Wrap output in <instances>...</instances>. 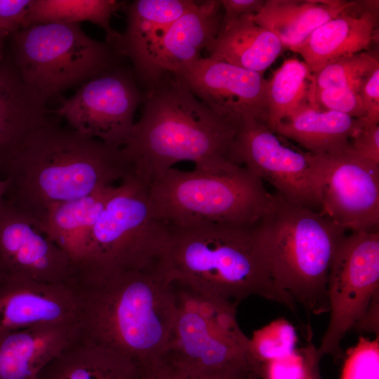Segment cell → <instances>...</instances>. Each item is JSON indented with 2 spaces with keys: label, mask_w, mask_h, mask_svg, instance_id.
<instances>
[{
  "label": "cell",
  "mask_w": 379,
  "mask_h": 379,
  "mask_svg": "<svg viewBox=\"0 0 379 379\" xmlns=\"http://www.w3.org/2000/svg\"><path fill=\"white\" fill-rule=\"evenodd\" d=\"M79 335L133 361L145 379L157 368L175 319V288L158 267L108 274L78 272Z\"/></svg>",
  "instance_id": "6da1fadb"
},
{
  "label": "cell",
  "mask_w": 379,
  "mask_h": 379,
  "mask_svg": "<svg viewBox=\"0 0 379 379\" xmlns=\"http://www.w3.org/2000/svg\"><path fill=\"white\" fill-rule=\"evenodd\" d=\"M144 91L141 116L121 147L130 173L141 182L148 187L182 161L201 170L232 161L231 146L241 121L212 110L171 74Z\"/></svg>",
  "instance_id": "7a4b0ae2"
},
{
  "label": "cell",
  "mask_w": 379,
  "mask_h": 379,
  "mask_svg": "<svg viewBox=\"0 0 379 379\" xmlns=\"http://www.w3.org/2000/svg\"><path fill=\"white\" fill-rule=\"evenodd\" d=\"M130 173L121 147L50 122L10 161L3 199L36 227L52 206L114 185Z\"/></svg>",
  "instance_id": "3957f363"
},
{
  "label": "cell",
  "mask_w": 379,
  "mask_h": 379,
  "mask_svg": "<svg viewBox=\"0 0 379 379\" xmlns=\"http://www.w3.org/2000/svg\"><path fill=\"white\" fill-rule=\"evenodd\" d=\"M168 227L158 269L171 284L237 307L257 295L295 312L293 299L272 278L255 225Z\"/></svg>",
  "instance_id": "277c9868"
},
{
  "label": "cell",
  "mask_w": 379,
  "mask_h": 379,
  "mask_svg": "<svg viewBox=\"0 0 379 379\" xmlns=\"http://www.w3.org/2000/svg\"><path fill=\"white\" fill-rule=\"evenodd\" d=\"M273 196L270 209L255 225L272 278L307 312H328L329 270L346 232L320 211Z\"/></svg>",
  "instance_id": "5b68a950"
},
{
  "label": "cell",
  "mask_w": 379,
  "mask_h": 379,
  "mask_svg": "<svg viewBox=\"0 0 379 379\" xmlns=\"http://www.w3.org/2000/svg\"><path fill=\"white\" fill-rule=\"evenodd\" d=\"M148 194L156 214L170 227L253 226L274 199L260 179L234 162L218 170L173 167L151 182Z\"/></svg>",
  "instance_id": "8992f818"
},
{
  "label": "cell",
  "mask_w": 379,
  "mask_h": 379,
  "mask_svg": "<svg viewBox=\"0 0 379 379\" xmlns=\"http://www.w3.org/2000/svg\"><path fill=\"white\" fill-rule=\"evenodd\" d=\"M177 310L165 350L149 379L227 368H244L260 378L237 306L174 285Z\"/></svg>",
  "instance_id": "52a82bcc"
},
{
  "label": "cell",
  "mask_w": 379,
  "mask_h": 379,
  "mask_svg": "<svg viewBox=\"0 0 379 379\" xmlns=\"http://www.w3.org/2000/svg\"><path fill=\"white\" fill-rule=\"evenodd\" d=\"M168 233L148 187L129 173L116 186L93 227L78 270L108 274L157 267Z\"/></svg>",
  "instance_id": "ba28073f"
},
{
  "label": "cell",
  "mask_w": 379,
  "mask_h": 379,
  "mask_svg": "<svg viewBox=\"0 0 379 379\" xmlns=\"http://www.w3.org/2000/svg\"><path fill=\"white\" fill-rule=\"evenodd\" d=\"M11 59L24 81L45 102L117 65L107 43L79 24L42 23L11 34Z\"/></svg>",
  "instance_id": "9c48e42d"
},
{
  "label": "cell",
  "mask_w": 379,
  "mask_h": 379,
  "mask_svg": "<svg viewBox=\"0 0 379 379\" xmlns=\"http://www.w3.org/2000/svg\"><path fill=\"white\" fill-rule=\"evenodd\" d=\"M330 319L321 357L340 355L347 332L364 317L379 294V230L350 232L340 242L328 279Z\"/></svg>",
  "instance_id": "30bf717a"
},
{
  "label": "cell",
  "mask_w": 379,
  "mask_h": 379,
  "mask_svg": "<svg viewBox=\"0 0 379 379\" xmlns=\"http://www.w3.org/2000/svg\"><path fill=\"white\" fill-rule=\"evenodd\" d=\"M230 158L262 182L270 183L288 202L320 211L315 156L286 143V138L265 123L253 118L243 119Z\"/></svg>",
  "instance_id": "8fae6325"
},
{
  "label": "cell",
  "mask_w": 379,
  "mask_h": 379,
  "mask_svg": "<svg viewBox=\"0 0 379 379\" xmlns=\"http://www.w3.org/2000/svg\"><path fill=\"white\" fill-rule=\"evenodd\" d=\"M133 69L117 66L86 81L55 112L70 128L103 142L122 147L135 124V114L145 99Z\"/></svg>",
  "instance_id": "7c38bea8"
},
{
  "label": "cell",
  "mask_w": 379,
  "mask_h": 379,
  "mask_svg": "<svg viewBox=\"0 0 379 379\" xmlns=\"http://www.w3.org/2000/svg\"><path fill=\"white\" fill-rule=\"evenodd\" d=\"M321 209L346 232L379 225V164L345 150L314 155Z\"/></svg>",
  "instance_id": "4fadbf2b"
},
{
  "label": "cell",
  "mask_w": 379,
  "mask_h": 379,
  "mask_svg": "<svg viewBox=\"0 0 379 379\" xmlns=\"http://www.w3.org/2000/svg\"><path fill=\"white\" fill-rule=\"evenodd\" d=\"M173 76L197 98L224 117L267 123L268 80L263 74L201 57Z\"/></svg>",
  "instance_id": "5bb4252c"
},
{
  "label": "cell",
  "mask_w": 379,
  "mask_h": 379,
  "mask_svg": "<svg viewBox=\"0 0 379 379\" xmlns=\"http://www.w3.org/2000/svg\"><path fill=\"white\" fill-rule=\"evenodd\" d=\"M0 270L76 286L78 268L67 253L4 199L0 203Z\"/></svg>",
  "instance_id": "9a60e30c"
},
{
  "label": "cell",
  "mask_w": 379,
  "mask_h": 379,
  "mask_svg": "<svg viewBox=\"0 0 379 379\" xmlns=\"http://www.w3.org/2000/svg\"><path fill=\"white\" fill-rule=\"evenodd\" d=\"M222 15L218 0L197 2L133 65L138 83L145 88L200 58L202 51L206 50L218 35Z\"/></svg>",
  "instance_id": "2e32d148"
},
{
  "label": "cell",
  "mask_w": 379,
  "mask_h": 379,
  "mask_svg": "<svg viewBox=\"0 0 379 379\" xmlns=\"http://www.w3.org/2000/svg\"><path fill=\"white\" fill-rule=\"evenodd\" d=\"M76 287L0 270V333L47 324L78 326Z\"/></svg>",
  "instance_id": "e0dca14e"
},
{
  "label": "cell",
  "mask_w": 379,
  "mask_h": 379,
  "mask_svg": "<svg viewBox=\"0 0 379 379\" xmlns=\"http://www.w3.org/2000/svg\"><path fill=\"white\" fill-rule=\"evenodd\" d=\"M378 1L354 5L315 29L291 51L315 74L344 57L370 51L378 39Z\"/></svg>",
  "instance_id": "ac0fdd59"
},
{
  "label": "cell",
  "mask_w": 379,
  "mask_h": 379,
  "mask_svg": "<svg viewBox=\"0 0 379 379\" xmlns=\"http://www.w3.org/2000/svg\"><path fill=\"white\" fill-rule=\"evenodd\" d=\"M45 102L22 79L11 57L0 61V178L27 138L49 124Z\"/></svg>",
  "instance_id": "d6986e66"
},
{
  "label": "cell",
  "mask_w": 379,
  "mask_h": 379,
  "mask_svg": "<svg viewBox=\"0 0 379 379\" xmlns=\"http://www.w3.org/2000/svg\"><path fill=\"white\" fill-rule=\"evenodd\" d=\"M77 325L47 324L0 333V379H37L77 335Z\"/></svg>",
  "instance_id": "ffe728a7"
},
{
  "label": "cell",
  "mask_w": 379,
  "mask_h": 379,
  "mask_svg": "<svg viewBox=\"0 0 379 379\" xmlns=\"http://www.w3.org/2000/svg\"><path fill=\"white\" fill-rule=\"evenodd\" d=\"M116 188L102 187L84 197L52 206L36 227L62 248L78 267L91 232Z\"/></svg>",
  "instance_id": "44dd1931"
},
{
  "label": "cell",
  "mask_w": 379,
  "mask_h": 379,
  "mask_svg": "<svg viewBox=\"0 0 379 379\" xmlns=\"http://www.w3.org/2000/svg\"><path fill=\"white\" fill-rule=\"evenodd\" d=\"M362 122L363 119L308 103L281 121L273 131L312 154L324 155L349 148Z\"/></svg>",
  "instance_id": "7402d4cb"
},
{
  "label": "cell",
  "mask_w": 379,
  "mask_h": 379,
  "mask_svg": "<svg viewBox=\"0 0 379 379\" xmlns=\"http://www.w3.org/2000/svg\"><path fill=\"white\" fill-rule=\"evenodd\" d=\"M245 15L222 24L206 51L208 57L264 74L284 50L270 30Z\"/></svg>",
  "instance_id": "603a6c76"
},
{
  "label": "cell",
  "mask_w": 379,
  "mask_h": 379,
  "mask_svg": "<svg viewBox=\"0 0 379 379\" xmlns=\"http://www.w3.org/2000/svg\"><path fill=\"white\" fill-rule=\"evenodd\" d=\"M342 0H265L254 22L274 34L291 51L318 27L354 5Z\"/></svg>",
  "instance_id": "cb8c5ba5"
},
{
  "label": "cell",
  "mask_w": 379,
  "mask_h": 379,
  "mask_svg": "<svg viewBox=\"0 0 379 379\" xmlns=\"http://www.w3.org/2000/svg\"><path fill=\"white\" fill-rule=\"evenodd\" d=\"M37 379H145L120 354L79 335L41 371Z\"/></svg>",
  "instance_id": "d4e9b609"
},
{
  "label": "cell",
  "mask_w": 379,
  "mask_h": 379,
  "mask_svg": "<svg viewBox=\"0 0 379 379\" xmlns=\"http://www.w3.org/2000/svg\"><path fill=\"white\" fill-rule=\"evenodd\" d=\"M197 1L191 0H135L123 7L126 27L122 33L120 56L134 65L181 15Z\"/></svg>",
  "instance_id": "484cf974"
},
{
  "label": "cell",
  "mask_w": 379,
  "mask_h": 379,
  "mask_svg": "<svg viewBox=\"0 0 379 379\" xmlns=\"http://www.w3.org/2000/svg\"><path fill=\"white\" fill-rule=\"evenodd\" d=\"M125 4L117 0H31L24 27L42 23L90 22L105 31V42L119 55L122 34L112 27L110 21Z\"/></svg>",
  "instance_id": "4316f807"
},
{
  "label": "cell",
  "mask_w": 379,
  "mask_h": 379,
  "mask_svg": "<svg viewBox=\"0 0 379 379\" xmlns=\"http://www.w3.org/2000/svg\"><path fill=\"white\" fill-rule=\"evenodd\" d=\"M314 75L306 64L295 58L285 60L268 80V118L274 130L283 119L309 102Z\"/></svg>",
  "instance_id": "83f0119b"
},
{
  "label": "cell",
  "mask_w": 379,
  "mask_h": 379,
  "mask_svg": "<svg viewBox=\"0 0 379 379\" xmlns=\"http://www.w3.org/2000/svg\"><path fill=\"white\" fill-rule=\"evenodd\" d=\"M298 340L294 327L285 319H277L256 330L250 338L251 353L260 365L293 352Z\"/></svg>",
  "instance_id": "f1b7e54d"
},
{
  "label": "cell",
  "mask_w": 379,
  "mask_h": 379,
  "mask_svg": "<svg viewBox=\"0 0 379 379\" xmlns=\"http://www.w3.org/2000/svg\"><path fill=\"white\" fill-rule=\"evenodd\" d=\"M378 66V58L370 51L344 57L313 74L314 88L338 87L361 81Z\"/></svg>",
  "instance_id": "f546056e"
},
{
  "label": "cell",
  "mask_w": 379,
  "mask_h": 379,
  "mask_svg": "<svg viewBox=\"0 0 379 379\" xmlns=\"http://www.w3.org/2000/svg\"><path fill=\"white\" fill-rule=\"evenodd\" d=\"M364 80L321 89H315L313 85L309 102L325 110L343 113L354 119H364L366 112L360 94Z\"/></svg>",
  "instance_id": "4dcf8cb0"
},
{
  "label": "cell",
  "mask_w": 379,
  "mask_h": 379,
  "mask_svg": "<svg viewBox=\"0 0 379 379\" xmlns=\"http://www.w3.org/2000/svg\"><path fill=\"white\" fill-rule=\"evenodd\" d=\"M340 379H379V337L363 336L347 353Z\"/></svg>",
  "instance_id": "1f68e13d"
},
{
  "label": "cell",
  "mask_w": 379,
  "mask_h": 379,
  "mask_svg": "<svg viewBox=\"0 0 379 379\" xmlns=\"http://www.w3.org/2000/svg\"><path fill=\"white\" fill-rule=\"evenodd\" d=\"M317 347L310 342L305 347L263 363L262 379H302L307 374L312 355Z\"/></svg>",
  "instance_id": "d6a6232c"
},
{
  "label": "cell",
  "mask_w": 379,
  "mask_h": 379,
  "mask_svg": "<svg viewBox=\"0 0 379 379\" xmlns=\"http://www.w3.org/2000/svg\"><path fill=\"white\" fill-rule=\"evenodd\" d=\"M350 147L359 156L379 164V124H366L363 119L351 138Z\"/></svg>",
  "instance_id": "836d02e7"
},
{
  "label": "cell",
  "mask_w": 379,
  "mask_h": 379,
  "mask_svg": "<svg viewBox=\"0 0 379 379\" xmlns=\"http://www.w3.org/2000/svg\"><path fill=\"white\" fill-rule=\"evenodd\" d=\"M360 94L366 112L364 123L368 125L379 124V66L364 79Z\"/></svg>",
  "instance_id": "e575fe53"
},
{
  "label": "cell",
  "mask_w": 379,
  "mask_h": 379,
  "mask_svg": "<svg viewBox=\"0 0 379 379\" xmlns=\"http://www.w3.org/2000/svg\"><path fill=\"white\" fill-rule=\"evenodd\" d=\"M31 0H0V26L10 35L25 27Z\"/></svg>",
  "instance_id": "d590c367"
},
{
  "label": "cell",
  "mask_w": 379,
  "mask_h": 379,
  "mask_svg": "<svg viewBox=\"0 0 379 379\" xmlns=\"http://www.w3.org/2000/svg\"><path fill=\"white\" fill-rule=\"evenodd\" d=\"M224 9L222 24L245 15H255L262 8L265 0H220Z\"/></svg>",
  "instance_id": "8d00e7d4"
},
{
  "label": "cell",
  "mask_w": 379,
  "mask_h": 379,
  "mask_svg": "<svg viewBox=\"0 0 379 379\" xmlns=\"http://www.w3.org/2000/svg\"><path fill=\"white\" fill-rule=\"evenodd\" d=\"M253 371L244 368H227L196 372L169 379H258Z\"/></svg>",
  "instance_id": "74e56055"
},
{
  "label": "cell",
  "mask_w": 379,
  "mask_h": 379,
  "mask_svg": "<svg viewBox=\"0 0 379 379\" xmlns=\"http://www.w3.org/2000/svg\"><path fill=\"white\" fill-rule=\"evenodd\" d=\"M376 296L364 317L354 325V328L362 331H371L378 335V301Z\"/></svg>",
  "instance_id": "f35d334b"
},
{
  "label": "cell",
  "mask_w": 379,
  "mask_h": 379,
  "mask_svg": "<svg viewBox=\"0 0 379 379\" xmlns=\"http://www.w3.org/2000/svg\"><path fill=\"white\" fill-rule=\"evenodd\" d=\"M321 358L318 350L316 348L312 355L307 374L302 379H322L319 370Z\"/></svg>",
  "instance_id": "ab89813d"
},
{
  "label": "cell",
  "mask_w": 379,
  "mask_h": 379,
  "mask_svg": "<svg viewBox=\"0 0 379 379\" xmlns=\"http://www.w3.org/2000/svg\"><path fill=\"white\" fill-rule=\"evenodd\" d=\"M10 36V33L0 26V61L4 55V46L5 41Z\"/></svg>",
  "instance_id": "60d3db41"
},
{
  "label": "cell",
  "mask_w": 379,
  "mask_h": 379,
  "mask_svg": "<svg viewBox=\"0 0 379 379\" xmlns=\"http://www.w3.org/2000/svg\"><path fill=\"white\" fill-rule=\"evenodd\" d=\"M7 180L0 178V203L1 202L7 188Z\"/></svg>",
  "instance_id": "b9f144b4"
}]
</instances>
